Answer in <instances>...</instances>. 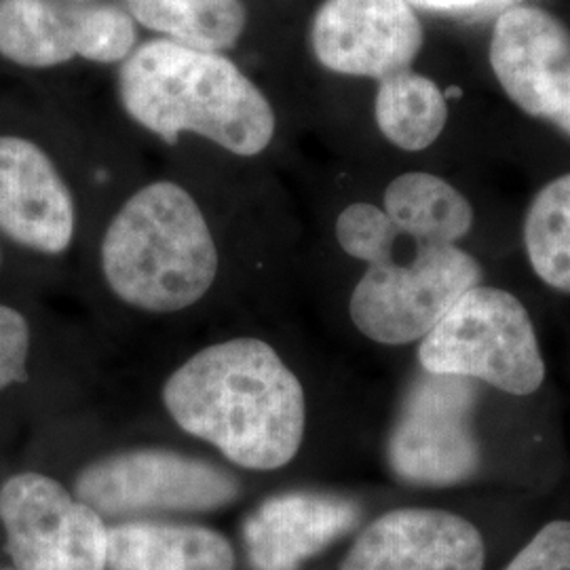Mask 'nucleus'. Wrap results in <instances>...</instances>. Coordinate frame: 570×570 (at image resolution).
Segmentation results:
<instances>
[{
	"mask_svg": "<svg viewBox=\"0 0 570 570\" xmlns=\"http://www.w3.org/2000/svg\"><path fill=\"white\" fill-rule=\"evenodd\" d=\"M284 317L252 320L115 370L104 406L202 450L254 490L305 478L320 438V393Z\"/></svg>",
	"mask_w": 570,
	"mask_h": 570,
	"instance_id": "f257e3e1",
	"label": "nucleus"
},
{
	"mask_svg": "<svg viewBox=\"0 0 570 570\" xmlns=\"http://www.w3.org/2000/svg\"><path fill=\"white\" fill-rule=\"evenodd\" d=\"M85 306L89 326L119 357L285 315L233 277L204 204L169 178L142 184L108 218Z\"/></svg>",
	"mask_w": 570,
	"mask_h": 570,
	"instance_id": "f03ea898",
	"label": "nucleus"
},
{
	"mask_svg": "<svg viewBox=\"0 0 570 570\" xmlns=\"http://www.w3.org/2000/svg\"><path fill=\"white\" fill-rule=\"evenodd\" d=\"M79 425L81 446L58 478L108 524L214 513L254 492L214 456L138 428L104 402L81 410Z\"/></svg>",
	"mask_w": 570,
	"mask_h": 570,
	"instance_id": "7ed1b4c3",
	"label": "nucleus"
},
{
	"mask_svg": "<svg viewBox=\"0 0 570 570\" xmlns=\"http://www.w3.org/2000/svg\"><path fill=\"white\" fill-rule=\"evenodd\" d=\"M119 94L127 115L167 144L193 134L252 159L275 138L265 94L223 53L167 39L144 42L122 61Z\"/></svg>",
	"mask_w": 570,
	"mask_h": 570,
	"instance_id": "20e7f679",
	"label": "nucleus"
},
{
	"mask_svg": "<svg viewBox=\"0 0 570 570\" xmlns=\"http://www.w3.org/2000/svg\"><path fill=\"white\" fill-rule=\"evenodd\" d=\"M482 279V266L463 247L402 237L391 256L364 266L348 287L346 324L367 345H419Z\"/></svg>",
	"mask_w": 570,
	"mask_h": 570,
	"instance_id": "39448f33",
	"label": "nucleus"
},
{
	"mask_svg": "<svg viewBox=\"0 0 570 570\" xmlns=\"http://www.w3.org/2000/svg\"><path fill=\"white\" fill-rule=\"evenodd\" d=\"M416 362L431 374L463 376L513 397L534 395L548 379L529 308L494 285L465 292L416 345Z\"/></svg>",
	"mask_w": 570,
	"mask_h": 570,
	"instance_id": "423d86ee",
	"label": "nucleus"
},
{
	"mask_svg": "<svg viewBox=\"0 0 570 570\" xmlns=\"http://www.w3.org/2000/svg\"><path fill=\"white\" fill-rule=\"evenodd\" d=\"M482 385L419 367L385 433L389 475L412 489H450L473 480L484 465L475 429Z\"/></svg>",
	"mask_w": 570,
	"mask_h": 570,
	"instance_id": "0eeeda50",
	"label": "nucleus"
},
{
	"mask_svg": "<svg viewBox=\"0 0 570 570\" xmlns=\"http://www.w3.org/2000/svg\"><path fill=\"white\" fill-rule=\"evenodd\" d=\"M0 529L16 570L108 567V522L51 471L21 469L0 482Z\"/></svg>",
	"mask_w": 570,
	"mask_h": 570,
	"instance_id": "6e6552de",
	"label": "nucleus"
},
{
	"mask_svg": "<svg viewBox=\"0 0 570 570\" xmlns=\"http://www.w3.org/2000/svg\"><path fill=\"white\" fill-rule=\"evenodd\" d=\"M136 45L134 18L112 4L77 0H0V53L26 68L72 58L115 63Z\"/></svg>",
	"mask_w": 570,
	"mask_h": 570,
	"instance_id": "1a4fd4ad",
	"label": "nucleus"
},
{
	"mask_svg": "<svg viewBox=\"0 0 570 570\" xmlns=\"http://www.w3.org/2000/svg\"><path fill=\"white\" fill-rule=\"evenodd\" d=\"M490 66L515 106L570 136V32L539 7L508 9L492 30Z\"/></svg>",
	"mask_w": 570,
	"mask_h": 570,
	"instance_id": "9d476101",
	"label": "nucleus"
},
{
	"mask_svg": "<svg viewBox=\"0 0 570 570\" xmlns=\"http://www.w3.org/2000/svg\"><path fill=\"white\" fill-rule=\"evenodd\" d=\"M320 63L338 75L387 79L423 47V26L406 0H326L311 26Z\"/></svg>",
	"mask_w": 570,
	"mask_h": 570,
	"instance_id": "9b49d317",
	"label": "nucleus"
},
{
	"mask_svg": "<svg viewBox=\"0 0 570 570\" xmlns=\"http://www.w3.org/2000/svg\"><path fill=\"white\" fill-rule=\"evenodd\" d=\"M487 541L468 518L440 508H395L355 534L338 570H484Z\"/></svg>",
	"mask_w": 570,
	"mask_h": 570,
	"instance_id": "f8f14e48",
	"label": "nucleus"
},
{
	"mask_svg": "<svg viewBox=\"0 0 570 570\" xmlns=\"http://www.w3.org/2000/svg\"><path fill=\"white\" fill-rule=\"evenodd\" d=\"M0 233L47 258L77 242L79 205L58 165L39 144L0 136Z\"/></svg>",
	"mask_w": 570,
	"mask_h": 570,
	"instance_id": "ddd939ff",
	"label": "nucleus"
},
{
	"mask_svg": "<svg viewBox=\"0 0 570 570\" xmlns=\"http://www.w3.org/2000/svg\"><path fill=\"white\" fill-rule=\"evenodd\" d=\"M360 520V508L338 497L292 494L275 499L245 530L252 564L258 570H298Z\"/></svg>",
	"mask_w": 570,
	"mask_h": 570,
	"instance_id": "4468645a",
	"label": "nucleus"
},
{
	"mask_svg": "<svg viewBox=\"0 0 570 570\" xmlns=\"http://www.w3.org/2000/svg\"><path fill=\"white\" fill-rule=\"evenodd\" d=\"M106 570H237V551L220 530L180 520L108 524Z\"/></svg>",
	"mask_w": 570,
	"mask_h": 570,
	"instance_id": "2eb2a0df",
	"label": "nucleus"
},
{
	"mask_svg": "<svg viewBox=\"0 0 570 570\" xmlns=\"http://www.w3.org/2000/svg\"><path fill=\"white\" fill-rule=\"evenodd\" d=\"M381 207L414 244L456 245L473 228L468 197L449 180L428 171H407L393 178Z\"/></svg>",
	"mask_w": 570,
	"mask_h": 570,
	"instance_id": "dca6fc26",
	"label": "nucleus"
},
{
	"mask_svg": "<svg viewBox=\"0 0 570 570\" xmlns=\"http://www.w3.org/2000/svg\"><path fill=\"white\" fill-rule=\"evenodd\" d=\"M127 7L167 41L212 53L235 47L247 23L242 0H127Z\"/></svg>",
	"mask_w": 570,
	"mask_h": 570,
	"instance_id": "f3484780",
	"label": "nucleus"
},
{
	"mask_svg": "<svg viewBox=\"0 0 570 570\" xmlns=\"http://www.w3.org/2000/svg\"><path fill=\"white\" fill-rule=\"evenodd\" d=\"M374 112L389 142L407 153H419L444 131L449 102L435 81L407 68L381 81Z\"/></svg>",
	"mask_w": 570,
	"mask_h": 570,
	"instance_id": "a211bd4d",
	"label": "nucleus"
},
{
	"mask_svg": "<svg viewBox=\"0 0 570 570\" xmlns=\"http://www.w3.org/2000/svg\"><path fill=\"white\" fill-rule=\"evenodd\" d=\"M532 273L553 292L570 294V174L546 184L524 218Z\"/></svg>",
	"mask_w": 570,
	"mask_h": 570,
	"instance_id": "6ab92c4d",
	"label": "nucleus"
},
{
	"mask_svg": "<svg viewBox=\"0 0 570 570\" xmlns=\"http://www.w3.org/2000/svg\"><path fill=\"white\" fill-rule=\"evenodd\" d=\"M334 239L346 258L367 266L391 256L402 242V233L381 205L355 202L338 214Z\"/></svg>",
	"mask_w": 570,
	"mask_h": 570,
	"instance_id": "aec40b11",
	"label": "nucleus"
},
{
	"mask_svg": "<svg viewBox=\"0 0 570 570\" xmlns=\"http://www.w3.org/2000/svg\"><path fill=\"white\" fill-rule=\"evenodd\" d=\"M37 327L20 306L0 301V397L32 381Z\"/></svg>",
	"mask_w": 570,
	"mask_h": 570,
	"instance_id": "412c9836",
	"label": "nucleus"
},
{
	"mask_svg": "<svg viewBox=\"0 0 570 570\" xmlns=\"http://www.w3.org/2000/svg\"><path fill=\"white\" fill-rule=\"evenodd\" d=\"M503 570H570V520H551Z\"/></svg>",
	"mask_w": 570,
	"mask_h": 570,
	"instance_id": "4be33fe9",
	"label": "nucleus"
},
{
	"mask_svg": "<svg viewBox=\"0 0 570 570\" xmlns=\"http://www.w3.org/2000/svg\"><path fill=\"white\" fill-rule=\"evenodd\" d=\"M407 4H416L431 11H446V13H465V11H475L482 7H494L501 2L510 0H406Z\"/></svg>",
	"mask_w": 570,
	"mask_h": 570,
	"instance_id": "5701e85b",
	"label": "nucleus"
},
{
	"mask_svg": "<svg viewBox=\"0 0 570 570\" xmlns=\"http://www.w3.org/2000/svg\"><path fill=\"white\" fill-rule=\"evenodd\" d=\"M0 265H2V249H0Z\"/></svg>",
	"mask_w": 570,
	"mask_h": 570,
	"instance_id": "b1692460",
	"label": "nucleus"
},
{
	"mask_svg": "<svg viewBox=\"0 0 570 570\" xmlns=\"http://www.w3.org/2000/svg\"><path fill=\"white\" fill-rule=\"evenodd\" d=\"M77 2H91V0H77Z\"/></svg>",
	"mask_w": 570,
	"mask_h": 570,
	"instance_id": "393cba45",
	"label": "nucleus"
},
{
	"mask_svg": "<svg viewBox=\"0 0 570 570\" xmlns=\"http://www.w3.org/2000/svg\"><path fill=\"white\" fill-rule=\"evenodd\" d=\"M0 570H16V569H13V567H11V569H0Z\"/></svg>",
	"mask_w": 570,
	"mask_h": 570,
	"instance_id": "a878e982",
	"label": "nucleus"
}]
</instances>
